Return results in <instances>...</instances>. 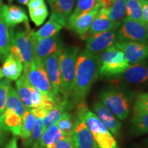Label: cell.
Instances as JSON below:
<instances>
[{"mask_svg":"<svg viewBox=\"0 0 148 148\" xmlns=\"http://www.w3.org/2000/svg\"><path fill=\"white\" fill-rule=\"evenodd\" d=\"M116 30L112 29L90 35L86 40V50L93 55L99 56L108 47L114 45L117 40Z\"/></svg>","mask_w":148,"mask_h":148,"instance_id":"30bf717a","label":"cell"},{"mask_svg":"<svg viewBox=\"0 0 148 148\" xmlns=\"http://www.w3.org/2000/svg\"><path fill=\"white\" fill-rule=\"evenodd\" d=\"M76 116L85 122L93 136L97 148H119L113 135L98 116L88 110L85 101L77 104Z\"/></svg>","mask_w":148,"mask_h":148,"instance_id":"7a4b0ae2","label":"cell"},{"mask_svg":"<svg viewBox=\"0 0 148 148\" xmlns=\"http://www.w3.org/2000/svg\"><path fill=\"white\" fill-rule=\"evenodd\" d=\"M127 84L138 85L148 81V62L146 61L130 64L118 76Z\"/></svg>","mask_w":148,"mask_h":148,"instance_id":"9a60e30c","label":"cell"},{"mask_svg":"<svg viewBox=\"0 0 148 148\" xmlns=\"http://www.w3.org/2000/svg\"><path fill=\"white\" fill-rule=\"evenodd\" d=\"M1 3H2V0H0V7L1 6Z\"/></svg>","mask_w":148,"mask_h":148,"instance_id":"7dc6e473","label":"cell"},{"mask_svg":"<svg viewBox=\"0 0 148 148\" xmlns=\"http://www.w3.org/2000/svg\"><path fill=\"white\" fill-rule=\"evenodd\" d=\"M92 110L111 134L115 136H119L121 123L101 101H95L92 105Z\"/></svg>","mask_w":148,"mask_h":148,"instance_id":"e0dca14e","label":"cell"},{"mask_svg":"<svg viewBox=\"0 0 148 148\" xmlns=\"http://www.w3.org/2000/svg\"><path fill=\"white\" fill-rule=\"evenodd\" d=\"M27 109V108L18 97L16 90L11 86L8 92L6 106H5V110L13 111L14 112L22 117Z\"/></svg>","mask_w":148,"mask_h":148,"instance_id":"f546056e","label":"cell"},{"mask_svg":"<svg viewBox=\"0 0 148 148\" xmlns=\"http://www.w3.org/2000/svg\"><path fill=\"white\" fill-rule=\"evenodd\" d=\"M47 2L49 3V4L51 5V3H52L53 1V0H47Z\"/></svg>","mask_w":148,"mask_h":148,"instance_id":"f6af8a7d","label":"cell"},{"mask_svg":"<svg viewBox=\"0 0 148 148\" xmlns=\"http://www.w3.org/2000/svg\"><path fill=\"white\" fill-rule=\"evenodd\" d=\"M99 59L85 49L77 58L75 77L69 100L71 104L85 101L92 84L99 77Z\"/></svg>","mask_w":148,"mask_h":148,"instance_id":"6da1fadb","label":"cell"},{"mask_svg":"<svg viewBox=\"0 0 148 148\" xmlns=\"http://www.w3.org/2000/svg\"><path fill=\"white\" fill-rule=\"evenodd\" d=\"M3 141V134L1 130H0V145H1Z\"/></svg>","mask_w":148,"mask_h":148,"instance_id":"7bdbcfd3","label":"cell"},{"mask_svg":"<svg viewBox=\"0 0 148 148\" xmlns=\"http://www.w3.org/2000/svg\"><path fill=\"white\" fill-rule=\"evenodd\" d=\"M29 14L31 20L36 26H40L49 15V10L47 5H45L40 8L29 10Z\"/></svg>","mask_w":148,"mask_h":148,"instance_id":"e575fe53","label":"cell"},{"mask_svg":"<svg viewBox=\"0 0 148 148\" xmlns=\"http://www.w3.org/2000/svg\"><path fill=\"white\" fill-rule=\"evenodd\" d=\"M109 18L116 25H121L126 18V2L125 0H114L109 8Z\"/></svg>","mask_w":148,"mask_h":148,"instance_id":"83f0119b","label":"cell"},{"mask_svg":"<svg viewBox=\"0 0 148 148\" xmlns=\"http://www.w3.org/2000/svg\"><path fill=\"white\" fill-rule=\"evenodd\" d=\"M0 14L5 23L10 27L14 28L18 24L29 23L26 12L21 7L15 5H1Z\"/></svg>","mask_w":148,"mask_h":148,"instance_id":"ac0fdd59","label":"cell"},{"mask_svg":"<svg viewBox=\"0 0 148 148\" xmlns=\"http://www.w3.org/2000/svg\"><path fill=\"white\" fill-rule=\"evenodd\" d=\"M16 81V92H17L18 97L27 109L32 108V103H31L32 86L29 84L23 74Z\"/></svg>","mask_w":148,"mask_h":148,"instance_id":"4316f807","label":"cell"},{"mask_svg":"<svg viewBox=\"0 0 148 148\" xmlns=\"http://www.w3.org/2000/svg\"><path fill=\"white\" fill-rule=\"evenodd\" d=\"M14 28L5 23L0 14V61L4 60L10 52Z\"/></svg>","mask_w":148,"mask_h":148,"instance_id":"44dd1931","label":"cell"},{"mask_svg":"<svg viewBox=\"0 0 148 148\" xmlns=\"http://www.w3.org/2000/svg\"><path fill=\"white\" fill-rule=\"evenodd\" d=\"M3 77V73H2V70H1V68H0V81L1 80Z\"/></svg>","mask_w":148,"mask_h":148,"instance_id":"ee69618b","label":"cell"},{"mask_svg":"<svg viewBox=\"0 0 148 148\" xmlns=\"http://www.w3.org/2000/svg\"><path fill=\"white\" fill-rule=\"evenodd\" d=\"M18 2L22 5H27L29 0H17Z\"/></svg>","mask_w":148,"mask_h":148,"instance_id":"b9f144b4","label":"cell"},{"mask_svg":"<svg viewBox=\"0 0 148 148\" xmlns=\"http://www.w3.org/2000/svg\"><path fill=\"white\" fill-rule=\"evenodd\" d=\"M62 28V25H60L54 20L49 18V19L36 32L33 31V38L36 40L54 36V35L58 34Z\"/></svg>","mask_w":148,"mask_h":148,"instance_id":"f1b7e54d","label":"cell"},{"mask_svg":"<svg viewBox=\"0 0 148 148\" xmlns=\"http://www.w3.org/2000/svg\"><path fill=\"white\" fill-rule=\"evenodd\" d=\"M0 124L1 128L10 131L15 136H20L21 130L22 117L13 111L5 110L0 114Z\"/></svg>","mask_w":148,"mask_h":148,"instance_id":"7402d4cb","label":"cell"},{"mask_svg":"<svg viewBox=\"0 0 148 148\" xmlns=\"http://www.w3.org/2000/svg\"><path fill=\"white\" fill-rule=\"evenodd\" d=\"M32 109L34 110L35 115H36V120H35L32 134L29 139L26 140V143L27 145H32L34 147H38V141H39L40 136L45 130L43 125V118L47 112L44 110H41V109Z\"/></svg>","mask_w":148,"mask_h":148,"instance_id":"d4e9b609","label":"cell"},{"mask_svg":"<svg viewBox=\"0 0 148 148\" xmlns=\"http://www.w3.org/2000/svg\"><path fill=\"white\" fill-rule=\"evenodd\" d=\"M119 41H146L148 40V25L126 17L116 30Z\"/></svg>","mask_w":148,"mask_h":148,"instance_id":"ba28073f","label":"cell"},{"mask_svg":"<svg viewBox=\"0 0 148 148\" xmlns=\"http://www.w3.org/2000/svg\"><path fill=\"white\" fill-rule=\"evenodd\" d=\"M79 49L77 46L63 47L59 51L60 66L64 98L69 99L75 77L76 62Z\"/></svg>","mask_w":148,"mask_h":148,"instance_id":"277c9868","label":"cell"},{"mask_svg":"<svg viewBox=\"0 0 148 148\" xmlns=\"http://www.w3.org/2000/svg\"><path fill=\"white\" fill-rule=\"evenodd\" d=\"M23 75L33 87L39 90L42 93L55 98L58 101H61L55 95L42 61L34 58L28 68L23 70Z\"/></svg>","mask_w":148,"mask_h":148,"instance_id":"52a82bcc","label":"cell"},{"mask_svg":"<svg viewBox=\"0 0 148 148\" xmlns=\"http://www.w3.org/2000/svg\"><path fill=\"white\" fill-rule=\"evenodd\" d=\"M8 2H10V3H11V2H12V1H14V0H8Z\"/></svg>","mask_w":148,"mask_h":148,"instance_id":"bcb514c9","label":"cell"},{"mask_svg":"<svg viewBox=\"0 0 148 148\" xmlns=\"http://www.w3.org/2000/svg\"><path fill=\"white\" fill-rule=\"evenodd\" d=\"M11 86L9 79L5 78L0 81V114L3 113L5 109L8 92Z\"/></svg>","mask_w":148,"mask_h":148,"instance_id":"d590c367","label":"cell"},{"mask_svg":"<svg viewBox=\"0 0 148 148\" xmlns=\"http://www.w3.org/2000/svg\"><path fill=\"white\" fill-rule=\"evenodd\" d=\"M56 124L46 127L38 141V148H50L64 136Z\"/></svg>","mask_w":148,"mask_h":148,"instance_id":"cb8c5ba5","label":"cell"},{"mask_svg":"<svg viewBox=\"0 0 148 148\" xmlns=\"http://www.w3.org/2000/svg\"><path fill=\"white\" fill-rule=\"evenodd\" d=\"M125 2L126 17L140 23H144L142 15L141 0H125Z\"/></svg>","mask_w":148,"mask_h":148,"instance_id":"1f68e13d","label":"cell"},{"mask_svg":"<svg viewBox=\"0 0 148 148\" xmlns=\"http://www.w3.org/2000/svg\"><path fill=\"white\" fill-rule=\"evenodd\" d=\"M102 7V0H101L91 10L80 14L73 21L69 22L67 27L79 36H85L89 30L92 21Z\"/></svg>","mask_w":148,"mask_h":148,"instance_id":"4fadbf2b","label":"cell"},{"mask_svg":"<svg viewBox=\"0 0 148 148\" xmlns=\"http://www.w3.org/2000/svg\"><path fill=\"white\" fill-rule=\"evenodd\" d=\"M148 112V91L138 94L135 99L133 114Z\"/></svg>","mask_w":148,"mask_h":148,"instance_id":"8d00e7d4","label":"cell"},{"mask_svg":"<svg viewBox=\"0 0 148 148\" xmlns=\"http://www.w3.org/2000/svg\"><path fill=\"white\" fill-rule=\"evenodd\" d=\"M99 75L102 77H118L130 65L124 53L113 45L99 56Z\"/></svg>","mask_w":148,"mask_h":148,"instance_id":"5b68a950","label":"cell"},{"mask_svg":"<svg viewBox=\"0 0 148 148\" xmlns=\"http://www.w3.org/2000/svg\"><path fill=\"white\" fill-rule=\"evenodd\" d=\"M3 76L9 80H17L23 71V65L17 53L10 52L3 62L2 68Z\"/></svg>","mask_w":148,"mask_h":148,"instance_id":"ffe728a7","label":"cell"},{"mask_svg":"<svg viewBox=\"0 0 148 148\" xmlns=\"http://www.w3.org/2000/svg\"><path fill=\"white\" fill-rule=\"evenodd\" d=\"M50 148H77L72 135H64L60 140Z\"/></svg>","mask_w":148,"mask_h":148,"instance_id":"74e56055","label":"cell"},{"mask_svg":"<svg viewBox=\"0 0 148 148\" xmlns=\"http://www.w3.org/2000/svg\"><path fill=\"white\" fill-rule=\"evenodd\" d=\"M72 136L77 148H97L93 136L87 125L82 119L77 116Z\"/></svg>","mask_w":148,"mask_h":148,"instance_id":"2e32d148","label":"cell"},{"mask_svg":"<svg viewBox=\"0 0 148 148\" xmlns=\"http://www.w3.org/2000/svg\"><path fill=\"white\" fill-rule=\"evenodd\" d=\"M75 119L69 111H66L60 118L56 125L64 135H72L75 127Z\"/></svg>","mask_w":148,"mask_h":148,"instance_id":"d6a6232c","label":"cell"},{"mask_svg":"<svg viewBox=\"0 0 148 148\" xmlns=\"http://www.w3.org/2000/svg\"><path fill=\"white\" fill-rule=\"evenodd\" d=\"M111 1H114V0H111Z\"/></svg>","mask_w":148,"mask_h":148,"instance_id":"f907efd6","label":"cell"},{"mask_svg":"<svg viewBox=\"0 0 148 148\" xmlns=\"http://www.w3.org/2000/svg\"><path fill=\"white\" fill-rule=\"evenodd\" d=\"M36 115L32 108L27 109L22 116L21 130L20 133V136L25 140H27L30 137L33 127H34Z\"/></svg>","mask_w":148,"mask_h":148,"instance_id":"4dcf8cb0","label":"cell"},{"mask_svg":"<svg viewBox=\"0 0 148 148\" xmlns=\"http://www.w3.org/2000/svg\"><path fill=\"white\" fill-rule=\"evenodd\" d=\"M25 28L13 30L12 33V45L10 52L17 53L19 56L23 65V70L30 65L35 58L33 30L29 23L24 24Z\"/></svg>","mask_w":148,"mask_h":148,"instance_id":"8992f818","label":"cell"},{"mask_svg":"<svg viewBox=\"0 0 148 148\" xmlns=\"http://www.w3.org/2000/svg\"><path fill=\"white\" fill-rule=\"evenodd\" d=\"M71 103L69 99H63L57 103L54 108L47 112L43 118L44 128L56 124L66 111H68L71 106Z\"/></svg>","mask_w":148,"mask_h":148,"instance_id":"603a6c76","label":"cell"},{"mask_svg":"<svg viewBox=\"0 0 148 148\" xmlns=\"http://www.w3.org/2000/svg\"><path fill=\"white\" fill-rule=\"evenodd\" d=\"M2 130V128H1V124H0V130Z\"/></svg>","mask_w":148,"mask_h":148,"instance_id":"c3c4849f","label":"cell"},{"mask_svg":"<svg viewBox=\"0 0 148 148\" xmlns=\"http://www.w3.org/2000/svg\"><path fill=\"white\" fill-rule=\"evenodd\" d=\"M101 0H77L75 8L74 9L73 12H72L71 16H70L69 23L75 19L80 14L91 10Z\"/></svg>","mask_w":148,"mask_h":148,"instance_id":"836d02e7","label":"cell"},{"mask_svg":"<svg viewBox=\"0 0 148 148\" xmlns=\"http://www.w3.org/2000/svg\"><path fill=\"white\" fill-rule=\"evenodd\" d=\"M130 132L133 136L148 133V112L133 114L130 121Z\"/></svg>","mask_w":148,"mask_h":148,"instance_id":"484cf974","label":"cell"},{"mask_svg":"<svg viewBox=\"0 0 148 148\" xmlns=\"http://www.w3.org/2000/svg\"><path fill=\"white\" fill-rule=\"evenodd\" d=\"M46 5L44 0H29L28 3H27V8L28 10H34L40 7Z\"/></svg>","mask_w":148,"mask_h":148,"instance_id":"f35d334b","label":"cell"},{"mask_svg":"<svg viewBox=\"0 0 148 148\" xmlns=\"http://www.w3.org/2000/svg\"><path fill=\"white\" fill-rule=\"evenodd\" d=\"M76 0H53L51 7L50 18L62 27H67L69 19L73 12Z\"/></svg>","mask_w":148,"mask_h":148,"instance_id":"5bb4252c","label":"cell"},{"mask_svg":"<svg viewBox=\"0 0 148 148\" xmlns=\"http://www.w3.org/2000/svg\"><path fill=\"white\" fill-rule=\"evenodd\" d=\"M106 108L120 120H125L130 113V99L127 92L117 85L103 88L98 95Z\"/></svg>","mask_w":148,"mask_h":148,"instance_id":"3957f363","label":"cell"},{"mask_svg":"<svg viewBox=\"0 0 148 148\" xmlns=\"http://www.w3.org/2000/svg\"><path fill=\"white\" fill-rule=\"evenodd\" d=\"M35 58L43 62V60L53 53L58 52L64 47L60 34L48 38L34 39Z\"/></svg>","mask_w":148,"mask_h":148,"instance_id":"7c38bea8","label":"cell"},{"mask_svg":"<svg viewBox=\"0 0 148 148\" xmlns=\"http://www.w3.org/2000/svg\"><path fill=\"white\" fill-rule=\"evenodd\" d=\"M124 53L130 64H134L148 59V40L146 41H119L114 43Z\"/></svg>","mask_w":148,"mask_h":148,"instance_id":"9c48e42d","label":"cell"},{"mask_svg":"<svg viewBox=\"0 0 148 148\" xmlns=\"http://www.w3.org/2000/svg\"><path fill=\"white\" fill-rule=\"evenodd\" d=\"M145 148H148V145H147V146H146V147H145Z\"/></svg>","mask_w":148,"mask_h":148,"instance_id":"681fc988","label":"cell"},{"mask_svg":"<svg viewBox=\"0 0 148 148\" xmlns=\"http://www.w3.org/2000/svg\"><path fill=\"white\" fill-rule=\"evenodd\" d=\"M141 5L143 21L148 25V0H141Z\"/></svg>","mask_w":148,"mask_h":148,"instance_id":"ab89813d","label":"cell"},{"mask_svg":"<svg viewBox=\"0 0 148 148\" xmlns=\"http://www.w3.org/2000/svg\"><path fill=\"white\" fill-rule=\"evenodd\" d=\"M5 148H18L17 139H16V138H12Z\"/></svg>","mask_w":148,"mask_h":148,"instance_id":"60d3db41","label":"cell"},{"mask_svg":"<svg viewBox=\"0 0 148 148\" xmlns=\"http://www.w3.org/2000/svg\"><path fill=\"white\" fill-rule=\"evenodd\" d=\"M119 27V25L111 21L109 18V8L102 7L92 22L88 30V36L106 31L117 29Z\"/></svg>","mask_w":148,"mask_h":148,"instance_id":"d6986e66","label":"cell"},{"mask_svg":"<svg viewBox=\"0 0 148 148\" xmlns=\"http://www.w3.org/2000/svg\"><path fill=\"white\" fill-rule=\"evenodd\" d=\"M43 63L55 95L58 99L62 100L64 98L59 66V51L47 56L43 60Z\"/></svg>","mask_w":148,"mask_h":148,"instance_id":"8fae6325","label":"cell"}]
</instances>
